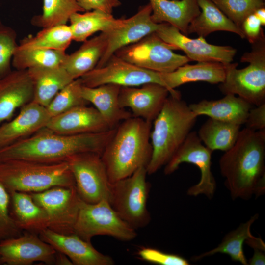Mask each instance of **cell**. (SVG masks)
I'll return each mask as SVG.
<instances>
[{
	"label": "cell",
	"instance_id": "6da1fadb",
	"mask_svg": "<svg viewBox=\"0 0 265 265\" xmlns=\"http://www.w3.org/2000/svg\"><path fill=\"white\" fill-rule=\"evenodd\" d=\"M221 175L233 199L247 200L265 191V130H240L219 159Z\"/></svg>",
	"mask_w": 265,
	"mask_h": 265
},
{
	"label": "cell",
	"instance_id": "7a4b0ae2",
	"mask_svg": "<svg viewBox=\"0 0 265 265\" xmlns=\"http://www.w3.org/2000/svg\"><path fill=\"white\" fill-rule=\"evenodd\" d=\"M115 128L97 133L65 135L44 128L26 138L0 148V161L24 159L53 163L66 161L69 157L80 153L101 155Z\"/></svg>",
	"mask_w": 265,
	"mask_h": 265
},
{
	"label": "cell",
	"instance_id": "3957f363",
	"mask_svg": "<svg viewBox=\"0 0 265 265\" xmlns=\"http://www.w3.org/2000/svg\"><path fill=\"white\" fill-rule=\"evenodd\" d=\"M152 123L132 116L120 123L101 154L110 183L147 167L152 156Z\"/></svg>",
	"mask_w": 265,
	"mask_h": 265
},
{
	"label": "cell",
	"instance_id": "277c9868",
	"mask_svg": "<svg viewBox=\"0 0 265 265\" xmlns=\"http://www.w3.org/2000/svg\"><path fill=\"white\" fill-rule=\"evenodd\" d=\"M181 96L169 94L151 131L152 147L147 174L156 173L170 160L194 126L197 118Z\"/></svg>",
	"mask_w": 265,
	"mask_h": 265
},
{
	"label": "cell",
	"instance_id": "5b68a950",
	"mask_svg": "<svg viewBox=\"0 0 265 265\" xmlns=\"http://www.w3.org/2000/svg\"><path fill=\"white\" fill-rule=\"evenodd\" d=\"M0 181L9 192H41L55 186H75L67 161L47 163L24 159L0 161Z\"/></svg>",
	"mask_w": 265,
	"mask_h": 265
},
{
	"label": "cell",
	"instance_id": "8992f818",
	"mask_svg": "<svg viewBox=\"0 0 265 265\" xmlns=\"http://www.w3.org/2000/svg\"><path fill=\"white\" fill-rule=\"evenodd\" d=\"M252 50L243 54L240 62L248 66L238 69V64L226 65L224 80L219 84L220 91L233 94L249 104L258 106L265 103V36L264 31L252 44Z\"/></svg>",
	"mask_w": 265,
	"mask_h": 265
},
{
	"label": "cell",
	"instance_id": "52a82bcc",
	"mask_svg": "<svg viewBox=\"0 0 265 265\" xmlns=\"http://www.w3.org/2000/svg\"><path fill=\"white\" fill-rule=\"evenodd\" d=\"M146 167L131 176L111 183L109 203L118 215L135 230L146 226L150 215L147 208L149 185Z\"/></svg>",
	"mask_w": 265,
	"mask_h": 265
},
{
	"label": "cell",
	"instance_id": "ba28073f",
	"mask_svg": "<svg viewBox=\"0 0 265 265\" xmlns=\"http://www.w3.org/2000/svg\"><path fill=\"white\" fill-rule=\"evenodd\" d=\"M74 233L88 242L98 235L111 236L123 241L132 240L137 236L136 230L118 215L106 200L95 203L81 200Z\"/></svg>",
	"mask_w": 265,
	"mask_h": 265
},
{
	"label": "cell",
	"instance_id": "9c48e42d",
	"mask_svg": "<svg viewBox=\"0 0 265 265\" xmlns=\"http://www.w3.org/2000/svg\"><path fill=\"white\" fill-rule=\"evenodd\" d=\"M114 54L139 67L169 73L189 62L186 56L175 53L155 32L117 50Z\"/></svg>",
	"mask_w": 265,
	"mask_h": 265
},
{
	"label": "cell",
	"instance_id": "30bf717a",
	"mask_svg": "<svg viewBox=\"0 0 265 265\" xmlns=\"http://www.w3.org/2000/svg\"><path fill=\"white\" fill-rule=\"evenodd\" d=\"M66 161L82 201L88 203L103 200L109 202L111 183L101 155L91 152L80 153L69 157Z\"/></svg>",
	"mask_w": 265,
	"mask_h": 265
},
{
	"label": "cell",
	"instance_id": "8fae6325",
	"mask_svg": "<svg viewBox=\"0 0 265 265\" xmlns=\"http://www.w3.org/2000/svg\"><path fill=\"white\" fill-rule=\"evenodd\" d=\"M30 194L46 212L48 228L63 234L74 233L82 200L75 186H55Z\"/></svg>",
	"mask_w": 265,
	"mask_h": 265
},
{
	"label": "cell",
	"instance_id": "7c38bea8",
	"mask_svg": "<svg viewBox=\"0 0 265 265\" xmlns=\"http://www.w3.org/2000/svg\"><path fill=\"white\" fill-rule=\"evenodd\" d=\"M212 153L202 143L197 132H191L165 165L164 173L165 175L174 173L184 162L194 164L200 171L201 178L197 184L188 189L187 194L192 196L205 195L212 199L216 188V181L211 171Z\"/></svg>",
	"mask_w": 265,
	"mask_h": 265
},
{
	"label": "cell",
	"instance_id": "4fadbf2b",
	"mask_svg": "<svg viewBox=\"0 0 265 265\" xmlns=\"http://www.w3.org/2000/svg\"><path fill=\"white\" fill-rule=\"evenodd\" d=\"M80 79L83 85L90 87L106 84L134 87L147 83H158L165 87L159 73L139 67L114 54L103 66L95 68Z\"/></svg>",
	"mask_w": 265,
	"mask_h": 265
},
{
	"label": "cell",
	"instance_id": "5bb4252c",
	"mask_svg": "<svg viewBox=\"0 0 265 265\" xmlns=\"http://www.w3.org/2000/svg\"><path fill=\"white\" fill-rule=\"evenodd\" d=\"M155 33L173 50L183 51L190 61L227 64L232 62L237 53L236 49L230 46L211 44L201 36L190 38L167 23L160 24Z\"/></svg>",
	"mask_w": 265,
	"mask_h": 265
},
{
	"label": "cell",
	"instance_id": "9a60e30c",
	"mask_svg": "<svg viewBox=\"0 0 265 265\" xmlns=\"http://www.w3.org/2000/svg\"><path fill=\"white\" fill-rule=\"evenodd\" d=\"M16 237L0 240V264L31 265L35 262L54 265L57 251L38 234L23 231Z\"/></svg>",
	"mask_w": 265,
	"mask_h": 265
},
{
	"label": "cell",
	"instance_id": "2e32d148",
	"mask_svg": "<svg viewBox=\"0 0 265 265\" xmlns=\"http://www.w3.org/2000/svg\"><path fill=\"white\" fill-rule=\"evenodd\" d=\"M151 13L152 8L149 3L140 6L134 15L123 19L121 25L105 32L107 36V46L95 68L103 66L119 49L155 32L160 24L153 22Z\"/></svg>",
	"mask_w": 265,
	"mask_h": 265
},
{
	"label": "cell",
	"instance_id": "e0dca14e",
	"mask_svg": "<svg viewBox=\"0 0 265 265\" xmlns=\"http://www.w3.org/2000/svg\"><path fill=\"white\" fill-rule=\"evenodd\" d=\"M169 94L165 87L155 83H145L139 87L122 86L118 102L121 108H130L133 116L152 123Z\"/></svg>",
	"mask_w": 265,
	"mask_h": 265
},
{
	"label": "cell",
	"instance_id": "ac0fdd59",
	"mask_svg": "<svg viewBox=\"0 0 265 265\" xmlns=\"http://www.w3.org/2000/svg\"><path fill=\"white\" fill-rule=\"evenodd\" d=\"M41 238L57 251L66 255L75 265H113V259L97 250L91 242L75 233L63 234L49 228L41 231Z\"/></svg>",
	"mask_w": 265,
	"mask_h": 265
},
{
	"label": "cell",
	"instance_id": "d6986e66",
	"mask_svg": "<svg viewBox=\"0 0 265 265\" xmlns=\"http://www.w3.org/2000/svg\"><path fill=\"white\" fill-rule=\"evenodd\" d=\"M46 128L65 135L97 133L112 129L95 107L86 105L75 106L51 117Z\"/></svg>",
	"mask_w": 265,
	"mask_h": 265
},
{
	"label": "cell",
	"instance_id": "ffe728a7",
	"mask_svg": "<svg viewBox=\"0 0 265 265\" xmlns=\"http://www.w3.org/2000/svg\"><path fill=\"white\" fill-rule=\"evenodd\" d=\"M20 108L14 118L0 126V148L26 138L46 128L51 118L45 106L33 101Z\"/></svg>",
	"mask_w": 265,
	"mask_h": 265
},
{
	"label": "cell",
	"instance_id": "44dd1931",
	"mask_svg": "<svg viewBox=\"0 0 265 265\" xmlns=\"http://www.w3.org/2000/svg\"><path fill=\"white\" fill-rule=\"evenodd\" d=\"M34 84L27 70H14L0 78V126L17 109L32 101Z\"/></svg>",
	"mask_w": 265,
	"mask_h": 265
},
{
	"label": "cell",
	"instance_id": "7402d4cb",
	"mask_svg": "<svg viewBox=\"0 0 265 265\" xmlns=\"http://www.w3.org/2000/svg\"><path fill=\"white\" fill-rule=\"evenodd\" d=\"M226 65L216 62H198L188 63L169 73H159L160 78L170 94L180 96L175 88L186 83L203 81L212 84H220L225 80Z\"/></svg>",
	"mask_w": 265,
	"mask_h": 265
},
{
	"label": "cell",
	"instance_id": "603a6c76",
	"mask_svg": "<svg viewBox=\"0 0 265 265\" xmlns=\"http://www.w3.org/2000/svg\"><path fill=\"white\" fill-rule=\"evenodd\" d=\"M151 19L156 24L167 23L188 36L191 22L200 13L197 0H149Z\"/></svg>",
	"mask_w": 265,
	"mask_h": 265
},
{
	"label": "cell",
	"instance_id": "cb8c5ba5",
	"mask_svg": "<svg viewBox=\"0 0 265 265\" xmlns=\"http://www.w3.org/2000/svg\"><path fill=\"white\" fill-rule=\"evenodd\" d=\"M189 106L197 116L209 118L241 126L244 124L252 105L241 98L226 94L216 100H203L190 104Z\"/></svg>",
	"mask_w": 265,
	"mask_h": 265
},
{
	"label": "cell",
	"instance_id": "d4e9b609",
	"mask_svg": "<svg viewBox=\"0 0 265 265\" xmlns=\"http://www.w3.org/2000/svg\"><path fill=\"white\" fill-rule=\"evenodd\" d=\"M121 87L106 84L94 87L83 85L81 88L83 98L94 106L111 129L115 128L122 121L132 116L119 106L118 98Z\"/></svg>",
	"mask_w": 265,
	"mask_h": 265
},
{
	"label": "cell",
	"instance_id": "484cf974",
	"mask_svg": "<svg viewBox=\"0 0 265 265\" xmlns=\"http://www.w3.org/2000/svg\"><path fill=\"white\" fill-rule=\"evenodd\" d=\"M10 214L21 231L39 233L48 228V215L33 200L30 193L9 192Z\"/></svg>",
	"mask_w": 265,
	"mask_h": 265
},
{
	"label": "cell",
	"instance_id": "4316f807",
	"mask_svg": "<svg viewBox=\"0 0 265 265\" xmlns=\"http://www.w3.org/2000/svg\"><path fill=\"white\" fill-rule=\"evenodd\" d=\"M27 70L34 84L32 101L45 107L61 89L74 80L62 65Z\"/></svg>",
	"mask_w": 265,
	"mask_h": 265
},
{
	"label": "cell",
	"instance_id": "83f0119b",
	"mask_svg": "<svg viewBox=\"0 0 265 265\" xmlns=\"http://www.w3.org/2000/svg\"><path fill=\"white\" fill-rule=\"evenodd\" d=\"M107 36L101 32L83 42L78 50L67 54L61 65L74 79L80 78L94 69L105 52Z\"/></svg>",
	"mask_w": 265,
	"mask_h": 265
},
{
	"label": "cell",
	"instance_id": "f1b7e54d",
	"mask_svg": "<svg viewBox=\"0 0 265 265\" xmlns=\"http://www.w3.org/2000/svg\"><path fill=\"white\" fill-rule=\"evenodd\" d=\"M200 13L190 24L188 35L196 33L206 37L218 31L232 32L245 38L241 28L232 22L212 0H197Z\"/></svg>",
	"mask_w": 265,
	"mask_h": 265
},
{
	"label": "cell",
	"instance_id": "f546056e",
	"mask_svg": "<svg viewBox=\"0 0 265 265\" xmlns=\"http://www.w3.org/2000/svg\"><path fill=\"white\" fill-rule=\"evenodd\" d=\"M123 20L115 18L112 14L93 10L73 14L70 17L69 26L73 40L83 42L96 32H105L119 26Z\"/></svg>",
	"mask_w": 265,
	"mask_h": 265
},
{
	"label": "cell",
	"instance_id": "4dcf8cb0",
	"mask_svg": "<svg viewBox=\"0 0 265 265\" xmlns=\"http://www.w3.org/2000/svg\"><path fill=\"white\" fill-rule=\"evenodd\" d=\"M241 126L209 118L200 127L198 135L204 145L212 152H225L235 143Z\"/></svg>",
	"mask_w": 265,
	"mask_h": 265
},
{
	"label": "cell",
	"instance_id": "1f68e13d",
	"mask_svg": "<svg viewBox=\"0 0 265 265\" xmlns=\"http://www.w3.org/2000/svg\"><path fill=\"white\" fill-rule=\"evenodd\" d=\"M258 217V214H255L247 221L241 224L235 230L227 234L216 247L194 256L192 260H200L219 253L228 254L232 260L239 262L244 265H248L243 252V244L246 240L254 236L251 234V227Z\"/></svg>",
	"mask_w": 265,
	"mask_h": 265
},
{
	"label": "cell",
	"instance_id": "d6a6232c",
	"mask_svg": "<svg viewBox=\"0 0 265 265\" xmlns=\"http://www.w3.org/2000/svg\"><path fill=\"white\" fill-rule=\"evenodd\" d=\"M73 40L72 33L66 24L43 28L35 35L22 39L20 49H45L66 51Z\"/></svg>",
	"mask_w": 265,
	"mask_h": 265
},
{
	"label": "cell",
	"instance_id": "836d02e7",
	"mask_svg": "<svg viewBox=\"0 0 265 265\" xmlns=\"http://www.w3.org/2000/svg\"><path fill=\"white\" fill-rule=\"evenodd\" d=\"M67 54L66 51L45 49L17 48L12 59L16 70L50 67L61 65Z\"/></svg>",
	"mask_w": 265,
	"mask_h": 265
},
{
	"label": "cell",
	"instance_id": "e575fe53",
	"mask_svg": "<svg viewBox=\"0 0 265 265\" xmlns=\"http://www.w3.org/2000/svg\"><path fill=\"white\" fill-rule=\"evenodd\" d=\"M42 14L34 16L32 24L43 28L66 24L71 16L85 12L78 0H43Z\"/></svg>",
	"mask_w": 265,
	"mask_h": 265
},
{
	"label": "cell",
	"instance_id": "d590c367",
	"mask_svg": "<svg viewBox=\"0 0 265 265\" xmlns=\"http://www.w3.org/2000/svg\"><path fill=\"white\" fill-rule=\"evenodd\" d=\"M82 85L80 78L74 80L54 96L46 107L51 117L88 103L82 96Z\"/></svg>",
	"mask_w": 265,
	"mask_h": 265
},
{
	"label": "cell",
	"instance_id": "8d00e7d4",
	"mask_svg": "<svg viewBox=\"0 0 265 265\" xmlns=\"http://www.w3.org/2000/svg\"><path fill=\"white\" fill-rule=\"evenodd\" d=\"M237 26L241 28L245 19L265 7V0H212Z\"/></svg>",
	"mask_w": 265,
	"mask_h": 265
},
{
	"label": "cell",
	"instance_id": "74e56055",
	"mask_svg": "<svg viewBox=\"0 0 265 265\" xmlns=\"http://www.w3.org/2000/svg\"><path fill=\"white\" fill-rule=\"evenodd\" d=\"M18 45L15 30L0 21V78L11 71V63Z\"/></svg>",
	"mask_w": 265,
	"mask_h": 265
},
{
	"label": "cell",
	"instance_id": "f35d334b",
	"mask_svg": "<svg viewBox=\"0 0 265 265\" xmlns=\"http://www.w3.org/2000/svg\"><path fill=\"white\" fill-rule=\"evenodd\" d=\"M10 193L0 181V240L18 236L23 232L10 215Z\"/></svg>",
	"mask_w": 265,
	"mask_h": 265
},
{
	"label": "cell",
	"instance_id": "ab89813d",
	"mask_svg": "<svg viewBox=\"0 0 265 265\" xmlns=\"http://www.w3.org/2000/svg\"><path fill=\"white\" fill-rule=\"evenodd\" d=\"M143 260L160 265H188V261L178 255L163 252L157 249L147 247L141 249L138 252Z\"/></svg>",
	"mask_w": 265,
	"mask_h": 265
},
{
	"label": "cell",
	"instance_id": "60d3db41",
	"mask_svg": "<svg viewBox=\"0 0 265 265\" xmlns=\"http://www.w3.org/2000/svg\"><path fill=\"white\" fill-rule=\"evenodd\" d=\"M78 3L84 11L99 10L108 14L121 5L119 0H78Z\"/></svg>",
	"mask_w": 265,
	"mask_h": 265
},
{
	"label": "cell",
	"instance_id": "b9f144b4",
	"mask_svg": "<svg viewBox=\"0 0 265 265\" xmlns=\"http://www.w3.org/2000/svg\"><path fill=\"white\" fill-rule=\"evenodd\" d=\"M244 124L253 131L265 130V103L250 109Z\"/></svg>",
	"mask_w": 265,
	"mask_h": 265
},
{
	"label": "cell",
	"instance_id": "7bdbcfd3",
	"mask_svg": "<svg viewBox=\"0 0 265 265\" xmlns=\"http://www.w3.org/2000/svg\"><path fill=\"white\" fill-rule=\"evenodd\" d=\"M260 20L252 14L248 16L244 21L241 29L245 38L252 44L257 41L264 31Z\"/></svg>",
	"mask_w": 265,
	"mask_h": 265
},
{
	"label": "cell",
	"instance_id": "ee69618b",
	"mask_svg": "<svg viewBox=\"0 0 265 265\" xmlns=\"http://www.w3.org/2000/svg\"><path fill=\"white\" fill-rule=\"evenodd\" d=\"M254 250L252 257L248 262L250 265H263L265 264V249L259 247L253 248Z\"/></svg>",
	"mask_w": 265,
	"mask_h": 265
},
{
	"label": "cell",
	"instance_id": "f6af8a7d",
	"mask_svg": "<svg viewBox=\"0 0 265 265\" xmlns=\"http://www.w3.org/2000/svg\"><path fill=\"white\" fill-rule=\"evenodd\" d=\"M54 265H73V264L66 255L60 252L57 251L55 255Z\"/></svg>",
	"mask_w": 265,
	"mask_h": 265
},
{
	"label": "cell",
	"instance_id": "bcb514c9",
	"mask_svg": "<svg viewBox=\"0 0 265 265\" xmlns=\"http://www.w3.org/2000/svg\"><path fill=\"white\" fill-rule=\"evenodd\" d=\"M261 22L262 26L265 25V8L261 7L257 9L254 13Z\"/></svg>",
	"mask_w": 265,
	"mask_h": 265
},
{
	"label": "cell",
	"instance_id": "7dc6e473",
	"mask_svg": "<svg viewBox=\"0 0 265 265\" xmlns=\"http://www.w3.org/2000/svg\"></svg>",
	"mask_w": 265,
	"mask_h": 265
}]
</instances>
